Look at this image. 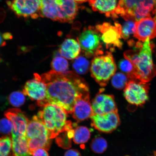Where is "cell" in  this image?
I'll return each instance as SVG.
<instances>
[{
	"mask_svg": "<svg viewBox=\"0 0 156 156\" xmlns=\"http://www.w3.org/2000/svg\"><path fill=\"white\" fill-rule=\"evenodd\" d=\"M43 107L37 116L45 126L51 140L62 133L73 129L72 122L67 120V113L61 107L50 103Z\"/></svg>",
	"mask_w": 156,
	"mask_h": 156,
	"instance_id": "3",
	"label": "cell"
},
{
	"mask_svg": "<svg viewBox=\"0 0 156 156\" xmlns=\"http://www.w3.org/2000/svg\"><path fill=\"white\" fill-rule=\"evenodd\" d=\"M47 87L41 76L34 74L33 79L27 81L23 89V93L31 100L37 101L38 106L43 107L46 104Z\"/></svg>",
	"mask_w": 156,
	"mask_h": 156,
	"instance_id": "10",
	"label": "cell"
},
{
	"mask_svg": "<svg viewBox=\"0 0 156 156\" xmlns=\"http://www.w3.org/2000/svg\"><path fill=\"white\" fill-rule=\"evenodd\" d=\"M149 84L137 80H129L125 88L124 95L130 104L141 106L149 99Z\"/></svg>",
	"mask_w": 156,
	"mask_h": 156,
	"instance_id": "7",
	"label": "cell"
},
{
	"mask_svg": "<svg viewBox=\"0 0 156 156\" xmlns=\"http://www.w3.org/2000/svg\"><path fill=\"white\" fill-rule=\"evenodd\" d=\"M9 100V103L13 106L19 107L24 104L25 97L24 93L17 91L11 94Z\"/></svg>",
	"mask_w": 156,
	"mask_h": 156,
	"instance_id": "29",
	"label": "cell"
},
{
	"mask_svg": "<svg viewBox=\"0 0 156 156\" xmlns=\"http://www.w3.org/2000/svg\"><path fill=\"white\" fill-rule=\"evenodd\" d=\"M95 28L100 33L102 41L107 48H117L121 49L122 42V26L119 23H115L114 25L104 23L97 25Z\"/></svg>",
	"mask_w": 156,
	"mask_h": 156,
	"instance_id": "8",
	"label": "cell"
},
{
	"mask_svg": "<svg viewBox=\"0 0 156 156\" xmlns=\"http://www.w3.org/2000/svg\"><path fill=\"white\" fill-rule=\"evenodd\" d=\"M41 76L47 87L46 104L57 105L67 114H72L78 99L89 93L84 80L73 72L61 73L52 70Z\"/></svg>",
	"mask_w": 156,
	"mask_h": 156,
	"instance_id": "1",
	"label": "cell"
},
{
	"mask_svg": "<svg viewBox=\"0 0 156 156\" xmlns=\"http://www.w3.org/2000/svg\"><path fill=\"white\" fill-rule=\"evenodd\" d=\"M1 61V58H0V61Z\"/></svg>",
	"mask_w": 156,
	"mask_h": 156,
	"instance_id": "39",
	"label": "cell"
},
{
	"mask_svg": "<svg viewBox=\"0 0 156 156\" xmlns=\"http://www.w3.org/2000/svg\"><path fill=\"white\" fill-rule=\"evenodd\" d=\"M64 156H81L80 153L77 150L70 149L66 151Z\"/></svg>",
	"mask_w": 156,
	"mask_h": 156,
	"instance_id": "34",
	"label": "cell"
},
{
	"mask_svg": "<svg viewBox=\"0 0 156 156\" xmlns=\"http://www.w3.org/2000/svg\"><path fill=\"white\" fill-rule=\"evenodd\" d=\"M90 118L91 126L99 131L105 133L112 132L120 123L118 111L104 114H93Z\"/></svg>",
	"mask_w": 156,
	"mask_h": 156,
	"instance_id": "11",
	"label": "cell"
},
{
	"mask_svg": "<svg viewBox=\"0 0 156 156\" xmlns=\"http://www.w3.org/2000/svg\"><path fill=\"white\" fill-rule=\"evenodd\" d=\"M134 36L140 41L156 37V21L155 17H146L136 22Z\"/></svg>",
	"mask_w": 156,
	"mask_h": 156,
	"instance_id": "14",
	"label": "cell"
},
{
	"mask_svg": "<svg viewBox=\"0 0 156 156\" xmlns=\"http://www.w3.org/2000/svg\"><path fill=\"white\" fill-rule=\"evenodd\" d=\"M91 131L87 127L80 126L74 130L73 141L77 144L85 143L90 138Z\"/></svg>",
	"mask_w": 156,
	"mask_h": 156,
	"instance_id": "23",
	"label": "cell"
},
{
	"mask_svg": "<svg viewBox=\"0 0 156 156\" xmlns=\"http://www.w3.org/2000/svg\"><path fill=\"white\" fill-rule=\"evenodd\" d=\"M76 2L79 3H82L87 1V0H74Z\"/></svg>",
	"mask_w": 156,
	"mask_h": 156,
	"instance_id": "37",
	"label": "cell"
},
{
	"mask_svg": "<svg viewBox=\"0 0 156 156\" xmlns=\"http://www.w3.org/2000/svg\"><path fill=\"white\" fill-rule=\"evenodd\" d=\"M4 38L3 37V34L0 32V47L4 46L6 45V42Z\"/></svg>",
	"mask_w": 156,
	"mask_h": 156,
	"instance_id": "35",
	"label": "cell"
},
{
	"mask_svg": "<svg viewBox=\"0 0 156 156\" xmlns=\"http://www.w3.org/2000/svg\"><path fill=\"white\" fill-rule=\"evenodd\" d=\"M81 51V46L78 41L69 38L66 39L60 45L58 51L63 57L73 60L78 57Z\"/></svg>",
	"mask_w": 156,
	"mask_h": 156,
	"instance_id": "19",
	"label": "cell"
},
{
	"mask_svg": "<svg viewBox=\"0 0 156 156\" xmlns=\"http://www.w3.org/2000/svg\"><path fill=\"white\" fill-rule=\"evenodd\" d=\"M89 93L78 99L73 107V118L78 122L91 117L93 114L91 104L90 101Z\"/></svg>",
	"mask_w": 156,
	"mask_h": 156,
	"instance_id": "16",
	"label": "cell"
},
{
	"mask_svg": "<svg viewBox=\"0 0 156 156\" xmlns=\"http://www.w3.org/2000/svg\"><path fill=\"white\" fill-rule=\"evenodd\" d=\"M27 140H51L45 126L37 116L29 120L26 131Z\"/></svg>",
	"mask_w": 156,
	"mask_h": 156,
	"instance_id": "15",
	"label": "cell"
},
{
	"mask_svg": "<svg viewBox=\"0 0 156 156\" xmlns=\"http://www.w3.org/2000/svg\"><path fill=\"white\" fill-rule=\"evenodd\" d=\"M107 143L106 140L101 136H97L93 138L90 144L92 151L95 153L102 154L106 151Z\"/></svg>",
	"mask_w": 156,
	"mask_h": 156,
	"instance_id": "26",
	"label": "cell"
},
{
	"mask_svg": "<svg viewBox=\"0 0 156 156\" xmlns=\"http://www.w3.org/2000/svg\"><path fill=\"white\" fill-rule=\"evenodd\" d=\"M136 29V22L133 20H127L122 27V37L124 40L129 38L130 35L134 34Z\"/></svg>",
	"mask_w": 156,
	"mask_h": 156,
	"instance_id": "28",
	"label": "cell"
},
{
	"mask_svg": "<svg viewBox=\"0 0 156 156\" xmlns=\"http://www.w3.org/2000/svg\"><path fill=\"white\" fill-rule=\"evenodd\" d=\"M154 1L155 3V5L156 13H155V20L156 21V0H154Z\"/></svg>",
	"mask_w": 156,
	"mask_h": 156,
	"instance_id": "38",
	"label": "cell"
},
{
	"mask_svg": "<svg viewBox=\"0 0 156 156\" xmlns=\"http://www.w3.org/2000/svg\"><path fill=\"white\" fill-rule=\"evenodd\" d=\"M5 115L12 123V137L26 136L27 126L29 120L24 113L20 109L13 108L7 111Z\"/></svg>",
	"mask_w": 156,
	"mask_h": 156,
	"instance_id": "12",
	"label": "cell"
},
{
	"mask_svg": "<svg viewBox=\"0 0 156 156\" xmlns=\"http://www.w3.org/2000/svg\"><path fill=\"white\" fill-rule=\"evenodd\" d=\"M12 156H32L26 136L12 137Z\"/></svg>",
	"mask_w": 156,
	"mask_h": 156,
	"instance_id": "21",
	"label": "cell"
},
{
	"mask_svg": "<svg viewBox=\"0 0 156 156\" xmlns=\"http://www.w3.org/2000/svg\"><path fill=\"white\" fill-rule=\"evenodd\" d=\"M60 9V22L71 23L76 16L78 7L74 0H56Z\"/></svg>",
	"mask_w": 156,
	"mask_h": 156,
	"instance_id": "17",
	"label": "cell"
},
{
	"mask_svg": "<svg viewBox=\"0 0 156 156\" xmlns=\"http://www.w3.org/2000/svg\"><path fill=\"white\" fill-rule=\"evenodd\" d=\"M93 11L104 13L107 17L118 18L117 0H87Z\"/></svg>",
	"mask_w": 156,
	"mask_h": 156,
	"instance_id": "18",
	"label": "cell"
},
{
	"mask_svg": "<svg viewBox=\"0 0 156 156\" xmlns=\"http://www.w3.org/2000/svg\"><path fill=\"white\" fill-rule=\"evenodd\" d=\"M67 132L60 134L56 137L55 140L56 143L58 146L65 149L71 147L72 144L71 139L68 138Z\"/></svg>",
	"mask_w": 156,
	"mask_h": 156,
	"instance_id": "30",
	"label": "cell"
},
{
	"mask_svg": "<svg viewBox=\"0 0 156 156\" xmlns=\"http://www.w3.org/2000/svg\"><path fill=\"white\" fill-rule=\"evenodd\" d=\"M3 36L5 40H11L12 38V35L9 33H4Z\"/></svg>",
	"mask_w": 156,
	"mask_h": 156,
	"instance_id": "36",
	"label": "cell"
},
{
	"mask_svg": "<svg viewBox=\"0 0 156 156\" xmlns=\"http://www.w3.org/2000/svg\"><path fill=\"white\" fill-rule=\"evenodd\" d=\"M90 66L89 62L83 56H79L74 60L73 64V69L76 73L83 75L87 73Z\"/></svg>",
	"mask_w": 156,
	"mask_h": 156,
	"instance_id": "24",
	"label": "cell"
},
{
	"mask_svg": "<svg viewBox=\"0 0 156 156\" xmlns=\"http://www.w3.org/2000/svg\"><path fill=\"white\" fill-rule=\"evenodd\" d=\"M52 70L57 73H64L68 71L69 64L67 60L62 56L59 52H54L51 63Z\"/></svg>",
	"mask_w": 156,
	"mask_h": 156,
	"instance_id": "22",
	"label": "cell"
},
{
	"mask_svg": "<svg viewBox=\"0 0 156 156\" xmlns=\"http://www.w3.org/2000/svg\"><path fill=\"white\" fill-rule=\"evenodd\" d=\"M116 13L126 21L137 22L155 15V2L154 0H119Z\"/></svg>",
	"mask_w": 156,
	"mask_h": 156,
	"instance_id": "4",
	"label": "cell"
},
{
	"mask_svg": "<svg viewBox=\"0 0 156 156\" xmlns=\"http://www.w3.org/2000/svg\"><path fill=\"white\" fill-rule=\"evenodd\" d=\"M116 69V64L110 52L95 56L90 66L91 76L101 87L106 86Z\"/></svg>",
	"mask_w": 156,
	"mask_h": 156,
	"instance_id": "5",
	"label": "cell"
},
{
	"mask_svg": "<svg viewBox=\"0 0 156 156\" xmlns=\"http://www.w3.org/2000/svg\"><path fill=\"white\" fill-rule=\"evenodd\" d=\"M91 107L93 114H104L118 111L114 96L101 93L94 99Z\"/></svg>",
	"mask_w": 156,
	"mask_h": 156,
	"instance_id": "13",
	"label": "cell"
},
{
	"mask_svg": "<svg viewBox=\"0 0 156 156\" xmlns=\"http://www.w3.org/2000/svg\"><path fill=\"white\" fill-rule=\"evenodd\" d=\"M119 67L121 71L126 73L127 76L131 74L134 70L133 64L130 60L126 58L122 59L119 62Z\"/></svg>",
	"mask_w": 156,
	"mask_h": 156,
	"instance_id": "31",
	"label": "cell"
},
{
	"mask_svg": "<svg viewBox=\"0 0 156 156\" xmlns=\"http://www.w3.org/2000/svg\"><path fill=\"white\" fill-rule=\"evenodd\" d=\"M129 80L127 76L124 73H115L112 77V84L115 88L122 90L125 88Z\"/></svg>",
	"mask_w": 156,
	"mask_h": 156,
	"instance_id": "27",
	"label": "cell"
},
{
	"mask_svg": "<svg viewBox=\"0 0 156 156\" xmlns=\"http://www.w3.org/2000/svg\"><path fill=\"white\" fill-rule=\"evenodd\" d=\"M31 154L32 156H49L45 149L39 148L33 151Z\"/></svg>",
	"mask_w": 156,
	"mask_h": 156,
	"instance_id": "33",
	"label": "cell"
},
{
	"mask_svg": "<svg viewBox=\"0 0 156 156\" xmlns=\"http://www.w3.org/2000/svg\"><path fill=\"white\" fill-rule=\"evenodd\" d=\"M13 128L12 123L8 119H2L0 120V133L8 135L12 132Z\"/></svg>",
	"mask_w": 156,
	"mask_h": 156,
	"instance_id": "32",
	"label": "cell"
},
{
	"mask_svg": "<svg viewBox=\"0 0 156 156\" xmlns=\"http://www.w3.org/2000/svg\"><path fill=\"white\" fill-rule=\"evenodd\" d=\"M7 3L18 17L36 19L40 16L41 0H11Z\"/></svg>",
	"mask_w": 156,
	"mask_h": 156,
	"instance_id": "9",
	"label": "cell"
},
{
	"mask_svg": "<svg viewBox=\"0 0 156 156\" xmlns=\"http://www.w3.org/2000/svg\"><path fill=\"white\" fill-rule=\"evenodd\" d=\"M78 41L87 57H94L103 54L101 35L96 28L90 26L84 29Z\"/></svg>",
	"mask_w": 156,
	"mask_h": 156,
	"instance_id": "6",
	"label": "cell"
},
{
	"mask_svg": "<svg viewBox=\"0 0 156 156\" xmlns=\"http://www.w3.org/2000/svg\"><path fill=\"white\" fill-rule=\"evenodd\" d=\"M153 44L147 39L144 44L136 43L133 50L124 52L125 58L131 62L134 70L133 73L127 76L129 80H137L148 83L156 75V66L152 58Z\"/></svg>",
	"mask_w": 156,
	"mask_h": 156,
	"instance_id": "2",
	"label": "cell"
},
{
	"mask_svg": "<svg viewBox=\"0 0 156 156\" xmlns=\"http://www.w3.org/2000/svg\"><path fill=\"white\" fill-rule=\"evenodd\" d=\"M40 16L60 22V11L56 0H41Z\"/></svg>",
	"mask_w": 156,
	"mask_h": 156,
	"instance_id": "20",
	"label": "cell"
},
{
	"mask_svg": "<svg viewBox=\"0 0 156 156\" xmlns=\"http://www.w3.org/2000/svg\"><path fill=\"white\" fill-rule=\"evenodd\" d=\"M0 156H12V140L9 136L0 138Z\"/></svg>",
	"mask_w": 156,
	"mask_h": 156,
	"instance_id": "25",
	"label": "cell"
}]
</instances>
